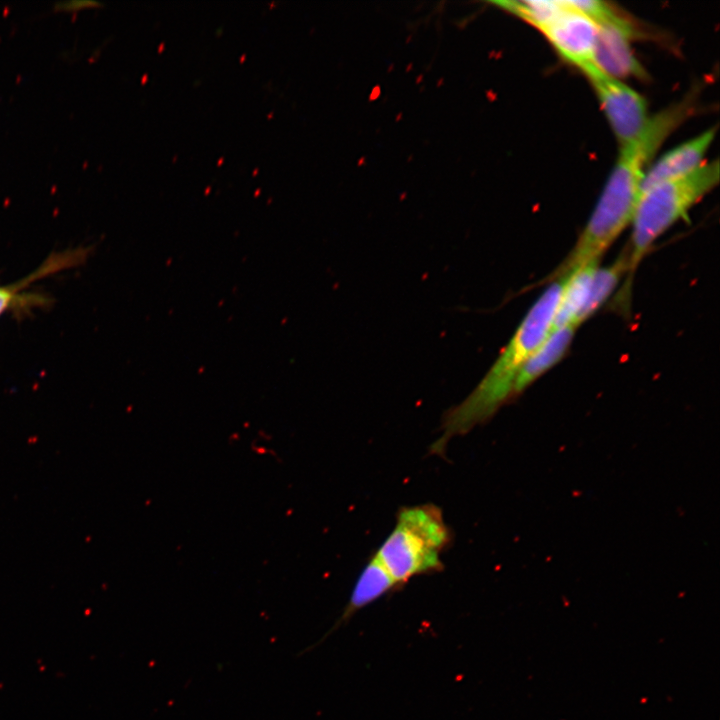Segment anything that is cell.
<instances>
[{
  "mask_svg": "<svg viewBox=\"0 0 720 720\" xmlns=\"http://www.w3.org/2000/svg\"><path fill=\"white\" fill-rule=\"evenodd\" d=\"M682 121L678 110L667 107L648 118L645 128L634 141L621 146L586 226L566 258L549 275L548 281L563 278L576 268L600 260L631 223L648 164Z\"/></svg>",
  "mask_w": 720,
  "mask_h": 720,
  "instance_id": "obj_1",
  "label": "cell"
},
{
  "mask_svg": "<svg viewBox=\"0 0 720 720\" xmlns=\"http://www.w3.org/2000/svg\"><path fill=\"white\" fill-rule=\"evenodd\" d=\"M564 278L552 281L530 307L510 341L473 391L443 418L442 435L431 447L443 454L451 438L487 422L513 397L515 380L531 354L553 328Z\"/></svg>",
  "mask_w": 720,
  "mask_h": 720,
  "instance_id": "obj_2",
  "label": "cell"
},
{
  "mask_svg": "<svg viewBox=\"0 0 720 720\" xmlns=\"http://www.w3.org/2000/svg\"><path fill=\"white\" fill-rule=\"evenodd\" d=\"M719 182V162L703 163L692 172L657 183L641 192L631 221L629 270L620 290V306L630 301L634 274L654 242Z\"/></svg>",
  "mask_w": 720,
  "mask_h": 720,
  "instance_id": "obj_3",
  "label": "cell"
},
{
  "mask_svg": "<svg viewBox=\"0 0 720 720\" xmlns=\"http://www.w3.org/2000/svg\"><path fill=\"white\" fill-rule=\"evenodd\" d=\"M451 542V530L438 506H404L375 555L400 588L413 577L442 570L441 556Z\"/></svg>",
  "mask_w": 720,
  "mask_h": 720,
  "instance_id": "obj_4",
  "label": "cell"
},
{
  "mask_svg": "<svg viewBox=\"0 0 720 720\" xmlns=\"http://www.w3.org/2000/svg\"><path fill=\"white\" fill-rule=\"evenodd\" d=\"M579 70L591 83L620 146L634 141L649 118L645 99L621 80L603 72L594 62Z\"/></svg>",
  "mask_w": 720,
  "mask_h": 720,
  "instance_id": "obj_5",
  "label": "cell"
},
{
  "mask_svg": "<svg viewBox=\"0 0 720 720\" xmlns=\"http://www.w3.org/2000/svg\"><path fill=\"white\" fill-rule=\"evenodd\" d=\"M562 9L539 29L558 54L581 69L593 61L597 24L585 14L561 1Z\"/></svg>",
  "mask_w": 720,
  "mask_h": 720,
  "instance_id": "obj_6",
  "label": "cell"
},
{
  "mask_svg": "<svg viewBox=\"0 0 720 720\" xmlns=\"http://www.w3.org/2000/svg\"><path fill=\"white\" fill-rule=\"evenodd\" d=\"M597 26L598 34L593 57L595 65L616 79L646 78L647 74L635 57L631 46L632 38L637 33L633 24L616 12Z\"/></svg>",
  "mask_w": 720,
  "mask_h": 720,
  "instance_id": "obj_7",
  "label": "cell"
},
{
  "mask_svg": "<svg viewBox=\"0 0 720 720\" xmlns=\"http://www.w3.org/2000/svg\"><path fill=\"white\" fill-rule=\"evenodd\" d=\"M715 134L716 128H709L663 154L646 169L641 192L657 183L686 175L702 165Z\"/></svg>",
  "mask_w": 720,
  "mask_h": 720,
  "instance_id": "obj_8",
  "label": "cell"
},
{
  "mask_svg": "<svg viewBox=\"0 0 720 720\" xmlns=\"http://www.w3.org/2000/svg\"><path fill=\"white\" fill-rule=\"evenodd\" d=\"M577 327L552 329L521 368L513 387V397L522 393L559 363L571 346Z\"/></svg>",
  "mask_w": 720,
  "mask_h": 720,
  "instance_id": "obj_9",
  "label": "cell"
},
{
  "mask_svg": "<svg viewBox=\"0 0 720 720\" xmlns=\"http://www.w3.org/2000/svg\"><path fill=\"white\" fill-rule=\"evenodd\" d=\"M599 261H593L571 271L564 278L558 300L553 328L579 327L577 320L583 311L590 293L593 277Z\"/></svg>",
  "mask_w": 720,
  "mask_h": 720,
  "instance_id": "obj_10",
  "label": "cell"
},
{
  "mask_svg": "<svg viewBox=\"0 0 720 720\" xmlns=\"http://www.w3.org/2000/svg\"><path fill=\"white\" fill-rule=\"evenodd\" d=\"M398 588L396 582L374 553L369 558L353 587L341 620L351 617L360 609Z\"/></svg>",
  "mask_w": 720,
  "mask_h": 720,
  "instance_id": "obj_11",
  "label": "cell"
},
{
  "mask_svg": "<svg viewBox=\"0 0 720 720\" xmlns=\"http://www.w3.org/2000/svg\"><path fill=\"white\" fill-rule=\"evenodd\" d=\"M629 270V253L626 248L611 264L597 268L592 280L587 303L581 312L577 324L593 316L612 295L620 280Z\"/></svg>",
  "mask_w": 720,
  "mask_h": 720,
  "instance_id": "obj_12",
  "label": "cell"
},
{
  "mask_svg": "<svg viewBox=\"0 0 720 720\" xmlns=\"http://www.w3.org/2000/svg\"><path fill=\"white\" fill-rule=\"evenodd\" d=\"M13 297L14 294L10 289L0 287V315L7 309Z\"/></svg>",
  "mask_w": 720,
  "mask_h": 720,
  "instance_id": "obj_13",
  "label": "cell"
}]
</instances>
